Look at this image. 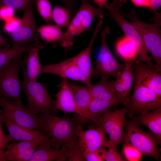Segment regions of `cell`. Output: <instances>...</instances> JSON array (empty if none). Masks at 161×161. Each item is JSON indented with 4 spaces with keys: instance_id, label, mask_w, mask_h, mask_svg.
Here are the masks:
<instances>
[{
    "instance_id": "obj_36",
    "label": "cell",
    "mask_w": 161,
    "mask_h": 161,
    "mask_svg": "<svg viewBox=\"0 0 161 161\" xmlns=\"http://www.w3.org/2000/svg\"><path fill=\"white\" fill-rule=\"evenodd\" d=\"M103 147L96 151L87 153L83 155L86 161H102L105 160L106 150Z\"/></svg>"
},
{
    "instance_id": "obj_37",
    "label": "cell",
    "mask_w": 161,
    "mask_h": 161,
    "mask_svg": "<svg viewBox=\"0 0 161 161\" xmlns=\"http://www.w3.org/2000/svg\"><path fill=\"white\" fill-rule=\"evenodd\" d=\"M21 19L18 17H13L9 20L5 21L4 29L7 33L10 34L21 24Z\"/></svg>"
},
{
    "instance_id": "obj_19",
    "label": "cell",
    "mask_w": 161,
    "mask_h": 161,
    "mask_svg": "<svg viewBox=\"0 0 161 161\" xmlns=\"http://www.w3.org/2000/svg\"><path fill=\"white\" fill-rule=\"evenodd\" d=\"M133 63L128 62L123 70L115 76L114 86L116 92L123 101V104L129 97V95L134 80L132 65Z\"/></svg>"
},
{
    "instance_id": "obj_23",
    "label": "cell",
    "mask_w": 161,
    "mask_h": 161,
    "mask_svg": "<svg viewBox=\"0 0 161 161\" xmlns=\"http://www.w3.org/2000/svg\"><path fill=\"white\" fill-rule=\"evenodd\" d=\"M93 98L112 101L118 104H123V101L117 96L114 88V81L101 77L99 81L92 84L89 88Z\"/></svg>"
},
{
    "instance_id": "obj_14",
    "label": "cell",
    "mask_w": 161,
    "mask_h": 161,
    "mask_svg": "<svg viewBox=\"0 0 161 161\" xmlns=\"http://www.w3.org/2000/svg\"><path fill=\"white\" fill-rule=\"evenodd\" d=\"M106 133L101 126L97 128H90L83 130V128L78 131V146L83 154L94 151L103 147L109 146Z\"/></svg>"
},
{
    "instance_id": "obj_13",
    "label": "cell",
    "mask_w": 161,
    "mask_h": 161,
    "mask_svg": "<svg viewBox=\"0 0 161 161\" xmlns=\"http://www.w3.org/2000/svg\"><path fill=\"white\" fill-rule=\"evenodd\" d=\"M132 68L135 83L149 88L161 97V68L137 61Z\"/></svg>"
},
{
    "instance_id": "obj_35",
    "label": "cell",
    "mask_w": 161,
    "mask_h": 161,
    "mask_svg": "<svg viewBox=\"0 0 161 161\" xmlns=\"http://www.w3.org/2000/svg\"><path fill=\"white\" fill-rule=\"evenodd\" d=\"M117 146L111 145L107 147L105 155V160L106 161H125L122 155L118 152Z\"/></svg>"
},
{
    "instance_id": "obj_4",
    "label": "cell",
    "mask_w": 161,
    "mask_h": 161,
    "mask_svg": "<svg viewBox=\"0 0 161 161\" xmlns=\"http://www.w3.org/2000/svg\"><path fill=\"white\" fill-rule=\"evenodd\" d=\"M126 133L123 144H130L137 149L143 155L152 157L158 160L160 154L157 140L151 132L141 129L140 126L132 119L125 118L124 123Z\"/></svg>"
},
{
    "instance_id": "obj_22",
    "label": "cell",
    "mask_w": 161,
    "mask_h": 161,
    "mask_svg": "<svg viewBox=\"0 0 161 161\" xmlns=\"http://www.w3.org/2000/svg\"><path fill=\"white\" fill-rule=\"evenodd\" d=\"M68 83L73 96L77 114L89 120L87 117L88 110L93 98L89 88L86 86L78 85L68 80Z\"/></svg>"
},
{
    "instance_id": "obj_3",
    "label": "cell",
    "mask_w": 161,
    "mask_h": 161,
    "mask_svg": "<svg viewBox=\"0 0 161 161\" xmlns=\"http://www.w3.org/2000/svg\"><path fill=\"white\" fill-rule=\"evenodd\" d=\"M123 16L128 17L140 34L148 51L152 56L155 65L161 68V32L160 21L149 24L138 18L134 10L127 14L122 13Z\"/></svg>"
},
{
    "instance_id": "obj_39",
    "label": "cell",
    "mask_w": 161,
    "mask_h": 161,
    "mask_svg": "<svg viewBox=\"0 0 161 161\" xmlns=\"http://www.w3.org/2000/svg\"><path fill=\"white\" fill-rule=\"evenodd\" d=\"M68 161H85L83 154L78 145L73 150L69 158Z\"/></svg>"
},
{
    "instance_id": "obj_33",
    "label": "cell",
    "mask_w": 161,
    "mask_h": 161,
    "mask_svg": "<svg viewBox=\"0 0 161 161\" xmlns=\"http://www.w3.org/2000/svg\"><path fill=\"white\" fill-rule=\"evenodd\" d=\"M123 152L126 159L129 161H140L143 156L137 149L129 144H123Z\"/></svg>"
},
{
    "instance_id": "obj_28",
    "label": "cell",
    "mask_w": 161,
    "mask_h": 161,
    "mask_svg": "<svg viewBox=\"0 0 161 161\" xmlns=\"http://www.w3.org/2000/svg\"><path fill=\"white\" fill-rule=\"evenodd\" d=\"M116 49L118 54L125 60V62L133 63L137 61L138 54L136 47L125 36L117 42Z\"/></svg>"
},
{
    "instance_id": "obj_26",
    "label": "cell",
    "mask_w": 161,
    "mask_h": 161,
    "mask_svg": "<svg viewBox=\"0 0 161 161\" xmlns=\"http://www.w3.org/2000/svg\"><path fill=\"white\" fill-rule=\"evenodd\" d=\"M40 49L33 48L27 52L28 55L25 61L26 68L21 62L24 75L29 80L36 81L38 75L40 74L41 65L39 59V52Z\"/></svg>"
},
{
    "instance_id": "obj_40",
    "label": "cell",
    "mask_w": 161,
    "mask_h": 161,
    "mask_svg": "<svg viewBox=\"0 0 161 161\" xmlns=\"http://www.w3.org/2000/svg\"><path fill=\"white\" fill-rule=\"evenodd\" d=\"M131 1L136 6L150 8L155 12L156 16L159 15L152 6V0H131Z\"/></svg>"
},
{
    "instance_id": "obj_15",
    "label": "cell",
    "mask_w": 161,
    "mask_h": 161,
    "mask_svg": "<svg viewBox=\"0 0 161 161\" xmlns=\"http://www.w3.org/2000/svg\"><path fill=\"white\" fill-rule=\"evenodd\" d=\"M4 123L7 127L9 135L15 141L35 142L39 144L54 146L55 142L51 139L45 136L39 130L30 129L20 126L4 117Z\"/></svg>"
},
{
    "instance_id": "obj_38",
    "label": "cell",
    "mask_w": 161,
    "mask_h": 161,
    "mask_svg": "<svg viewBox=\"0 0 161 161\" xmlns=\"http://www.w3.org/2000/svg\"><path fill=\"white\" fill-rule=\"evenodd\" d=\"M14 9L0 3V19L5 21L13 17Z\"/></svg>"
},
{
    "instance_id": "obj_31",
    "label": "cell",
    "mask_w": 161,
    "mask_h": 161,
    "mask_svg": "<svg viewBox=\"0 0 161 161\" xmlns=\"http://www.w3.org/2000/svg\"><path fill=\"white\" fill-rule=\"evenodd\" d=\"M2 109H0V161H5V150L10 142L15 141L9 134L6 135L4 131L2 126L3 119L4 118Z\"/></svg>"
},
{
    "instance_id": "obj_32",
    "label": "cell",
    "mask_w": 161,
    "mask_h": 161,
    "mask_svg": "<svg viewBox=\"0 0 161 161\" xmlns=\"http://www.w3.org/2000/svg\"><path fill=\"white\" fill-rule=\"evenodd\" d=\"M38 11L44 20L50 23L52 21V6L48 0H35Z\"/></svg>"
},
{
    "instance_id": "obj_1",
    "label": "cell",
    "mask_w": 161,
    "mask_h": 161,
    "mask_svg": "<svg viewBox=\"0 0 161 161\" xmlns=\"http://www.w3.org/2000/svg\"><path fill=\"white\" fill-rule=\"evenodd\" d=\"M37 121L38 130L55 142V148L67 149H74L78 145V131L87 123L76 114L72 117L69 115L60 118L39 113Z\"/></svg>"
},
{
    "instance_id": "obj_41",
    "label": "cell",
    "mask_w": 161,
    "mask_h": 161,
    "mask_svg": "<svg viewBox=\"0 0 161 161\" xmlns=\"http://www.w3.org/2000/svg\"><path fill=\"white\" fill-rule=\"evenodd\" d=\"M10 41L4 36L0 32V49L9 47V43Z\"/></svg>"
},
{
    "instance_id": "obj_34",
    "label": "cell",
    "mask_w": 161,
    "mask_h": 161,
    "mask_svg": "<svg viewBox=\"0 0 161 161\" xmlns=\"http://www.w3.org/2000/svg\"><path fill=\"white\" fill-rule=\"evenodd\" d=\"M33 0H0V3L20 11H24Z\"/></svg>"
},
{
    "instance_id": "obj_12",
    "label": "cell",
    "mask_w": 161,
    "mask_h": 161,
    "mask_svg": "<svg viewBox=\"0 0 161 161\" xmlns=\"http://www.w3.org/2000/svg\"><path fill=\"white\" fill-rule=\"evenodd\" d=\"M102 7L94 8L86 0H82L80 6L76 15L69 24L66 32L72 39L89 30L94 19H103Z\"/></svg>"
},
{
    "instance_id": "obj_20",
    "label": "cell",
    "mask_w": 161,
    "mask_h": 161,
    "mask_svg": "<svg viewBox=\"0 0 161 161\" xmlns=\"http://www.w3.org/2000/svg\"><path fill=\"white\" fill-rule=\"evenodd\" d=\"M58 86L59 92L55 95L56 98L54 110H58L64 113H75L78 114L72 92L68 83V80L62 78L60 83Z\"/></svg>"
},
{
    "instance_id": "obj_18",
    "label": "cell",
    "mask_w": 161,
    "mask_h": 161,
    "mask_svg": "<svg viewBox=\"0 0 161 161\" xmlns=\"http://www.w3.org/2000/svg\"><path fill=\"white\" fill-rule=\"evenodd\" d=\"M39 144L36 142L21 141L8 144L5 151L6 161H30Z\"/></svg>"
},
{
    "instance_id": "obj_16",
    "label": "cell",
    "mask_w": 161,
    "mask_h": 161,
    "mask_svg": "<svg viewBox=\"0 0 161 161\" xmlns=\"http://www.w3.org/2000/svg\"><path fill=\"white\" fill-rule=\"evenodd\" d=\"M57 75L62 78H69L86 84L85 79L75 63L73 58L61 62L46 65H41L40 74Z\"/></svg>"
},
{
    "instance_id": "obj_29",
    "label": "cell",
    "mask_w": 161,
    "mask_h": 161,
    "mask_svg": "<svg viewBox=\"0 0 161 161\" xmlns=\"http://www.w3.org/2000/svg\"><path fill=\"white\" fill-rule=\"evenodd\" d=\"M118 103L112 101L93 98L88 107L87 117L89 120H94L110 109L112 107L117 106Z\"/></svg>"
},
{
    "instance_id": "obj_30",
    "label": "cell",
    "mask_w": 161,
    "mask_h": 161,
    "mask_svg": "<svg viewBox=\"0 0 161 161\" xmlns=\"http://www.w3.org/2000/svg\"><path fill=\"white\" fill-rule=\"evenodd\" d=\"M52 21L59 27H65L69 25L70 18V13L64 7L55 6L52 10Z\"/></svg>"
},
{
    "instance_id": "obj_10",
    "label": "cell",
    "mask_w": 161,
    "mask_h": 161,
    "mask_svg": "<svg viewBox=\"0 0 161 161\" xmlns=\"http://www.w3.org/2000/svg\"><path fill=\"white\" fill-rule=\"evenodd\" d=\"M0 106L6 119L26 128L38 130L36 114L23 106L21 101H10L0 93Z\"/></svg>"
},
{
    "instance_id": "obj_24",
    "label": "cell",
    "mask_w": 161,
    "mask_h": 161,
    "mask_svg": "<svg viewBox=\"0 0 161 161\" xmlns=\"http://www.w3.org/2000/svg\"><path fill=\"white\" fill-rule=\"evenodd\" d=\"M142 114L132 119L139 126L147 127L155 137L158 144L161 142V107Z\"/></svg>"
},
{
    "instance_id": "obj_6",
    "label": "cell",
    "mask_w": 161,
    "mask_h": 161,
    "mask_svg": "<svg viewBox=\"0 0 161 161\" xmlns=\"http://www.w3.org/2000/svg\"><path fill=\"white\" fill-rule=\"evenodd\" d=\"M109 33L110 29L108 26L105 27L101 32V46L94 63V66L92 74V77L94 78H97L100 77L109 79L111 77H115L125 67L128 63L120 64L114 57L106 40V35Z\"/></svg>"
},
{
    "instance_id": "obj_44",
    "label": "cell",
    "mask_w": 161,
    "mask_h": 161,
    "mask_svg": "<svg viewBox=\"0 0 161 161\" xmlns=\"http://www.w3.org/2000/svg\"><path fill=\"white\" fill-rule=\"evenodd\" d=\"M113 2L119 4H123L126 2V0H113Z\"/></svg>"
},
{
    "instance_id": "obj_42",
    "label": "cell",
    "mask_w": 161,
    "mask_h": 161,
    "mask_svg": "<svg viewBox=\"0 0 161 161\" xmlns=\"http://www.w3.org/2000/svg\"><path fill=\"white\" fill-rule=\"evenodd\" d=\"M152 6L156 10L161 6V0H152Z\"/></svg>"
},
{
    "instance_id": "obj_11",
    "label": "cell",
    "mask_w": 161,
    "mask_h": 161,
    "mask_svg": "<svg viewBox=\"0 0 161 161\" xmlns=\"http://www.w3.org/2000/svg\"><path fill=\"white\" fill-rule=\"evenodd\" d=\"M32 0L24 11L20 26L10 34L13 47H18L39 42L33 12Z\"/></svg>"
},
{
    "instance_id": "obj_5",
    "label": "cell",
    "mask_w": 161,
    "mask_h": 161,
    "mask_svg": "<svg viewBox=\"0 0 161 161\" xmlns=\"http://www.w3.org/2000/svg\"><path fill=\"white\" fill-rule=\"evenodd\" d=\"M123 4H117L114 2L107 3L103 6L109 11L107 15L112 18L118 24L125 36L135 45L137 49L138 58L137 61L145 63L151 66L154 65L148 55V52L137 29L132 23L126 20L120 13L119 9Z\"/></svg>"
},
{
    "instance_id": "obj_21",
    "label": "cell",
    "mask_w": 161,
    "mask_h": 161,
    "mask_svg": "<svg viewBox=\"0 0 161 161\" xmlns=\"http://www.w3.org/2000/svg\"><path fill=\"white\" fill-rule=\"evenodd\" d=\"M50 145L39 144L30 161H65L72 152V149L51 148Z\"/></svg>"
},
{
    "instance_id": "obj_9",
    "label": "cell",
    "mask_w": 161,
    "mask_h": 161,
    "mask_svg": "<svg viewBox=\"0 0 161 161\" xmlns=\"http://www.w3.org/2000/svg\"><path fill=\"white\" fill-rule=\"evenodd\" d=\"M19 56L8 63L0 70V93L6 98L21 101L22 83L18 77L21 66Z\"/></svg>"
},
{
    "instance_id": "obj_8",
    "label": "cell",
    "mask_w": 161,
    "mask_h": 161,
    "mask_svg": "<svg viewBox=\"0 0 161 161\" xmlns=\"http://www.w3.org/2000/svg\"><path fill=\"white\" fill-rule=\"evenodd\" d=\"M128 112L126 107L114 111L109 109L93 120L108 134V147L111 145L117 146L119 143H123L125 135L124 130L125 116Z\"/></svg>"
},
{
    "instance_id": "obj_43",
    "label": "cell",
    "mask_w": 161,
    "mask_h": 161,
    "mask_svg": "<svg viewBox=\"0 0 161 161\" xmlns=\"http://www.w3.org/2000/svg\"><path fill=\"white\" fill-rule=\"evenodd\" d=\"M108 0H93L94 2L99 7H102L106 3Z\"/></svg>"
},
{
    "instance_id": "obj_2",
    "label": "cell",
    "mask_w": 161,
    "mask_h": 161,
    "mask_svg": "<svg viewBox=\"0 0 161 161\" xmlns=\"http://www.w3.org/2000/svg\"><path fill=\"white\" fill-rule=\"evenodd\" d=\"M22 87L27 96V108L32 113L50 114L55 111V101L45 84L29 80L24 75Z\"/></svg>"
},
{
    "instance_id": "obj_17",
    "label": "cell",
    "mask_w": 161,
    "mask_h": 161,
    "mask_svg": "<svg viewBox=\"0 0 161 161\" xmlns=\"http://www.w3.org/2000/svg\"><path fill=\"white\" fill-rule=\"evenodd\" d=\"M103 19L98 23L90 42L87 47L78 55L72 57L76 65L80 69L86 80V85L90 88L92 85L91 82L93 71L91 61V54L92 46L97 33L102 28Z\"/></svg>"
},
{
    "instance_id": "obj_7",
    "label": "cell",
    "mask_w": 161,
    "mask_h": 161,
    "mask_svg": "<svg viewBox=\"0 0 161 161\" xmlns=\"http://www.w3.org/2000/svg\"><path fill=\"white\" fill-rule=\"evenodd\" d=\"M127 107L128 117L142 114L161 107V97L149 88L135 83L132 95L123 104Z\"/></svg>"
},
{
    "instance_id": "obj_25",
    "label": "cell",
    "mask_w": 161,
    "mask_h": 161,
    "mask_svg": "<svg viewBox=\"0 0 161 161\" xmlns=\"http://www.w3.org/2000/svg\"><path fill=\"white\" fill-rule=\"evenodd\" d=\"M37 32L42 39L47 42L60 40L62 45L65 47H69L73 45L72 39L66 32H63L60 27L57 25H47L41 26L37 29Z\"/></svg>"
},
{
    "instance_id": "obj_27",
    "label": "cell",
    "mask_w": 161,
    "mask_h": 161,
    "mask_svg": "<svg viewBox=\"0 0 161 161\" xmlns=\"http://www.w3.org/2000/svg\"><path fill=\"white\" fill-rule=\"evenodd\" d=\"M35 47L41 49L43 46L39 42L18 47L0 48V70L15 58Z\"/></svg>"
}]
</instances>
